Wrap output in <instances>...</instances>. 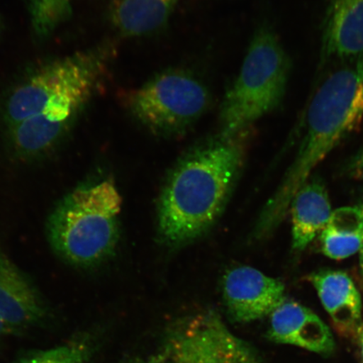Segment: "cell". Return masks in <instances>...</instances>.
<instances>
[{"label": "cell", "mask_w": 363, "mask_h": 363, "mask_svg": "<svg viewBox=\"0 0 363 363\" xmlns=\"http://www.w3.org/2000/svg\"><path fill=\"white\" fill-rule=\"evenodd\" d=\"M94 350L90 335L80 333L58 346L26 354L15 363H90Z\"/></svg>", "instance_id": "17"}, {"label": "cell", "mask_w": 363, "mask_h": 363, "mask_svg": "<svg viewBox=\"0 0 363 363\" xmlns=\"http://www.w3.org/2000/svg\"><path fill=\"white\" fill-rule=\"evenodd\" d=\"M240 340L214 311L190 316L177 325L167 342L169 363H242Z\"/></svg>", "instance_id": "7"}, {"label": "cell", "mask_w": 363, "mask_h": 363, "mask_svg": "<svg viewBox=\"0 0 363 363\" xmlns=\"http://www.w3.org/2000/svg\"><path fill=\"white\" fill-rule=\"evenodd\" d=\"M130 363H169L167 360H155V361H149V362H134Z\"/></svg>", "instance_id": "21"}, {"label": "cell", "mask_w": 363, "mask_h": 363, "mask_svg": "<svg viewBox=\"0 0 363 363\" xmlns=\"http://www.w3.org/2000/svg\"><path fill=\"white\" fill-rule=\"evenodd\" d=\"M270 316L269 337L272 342L294 345L316 353L333 351V333L310 308L284 301Z\"/></svg>", "instance_id": "11"}, {"label": "cell", "mask_w": 363, "mask_h": 363, "mask_svg": "<svg viewBox=\"0 0 363 363\" xmlns=\"http://www.w3.org/2000/svg\"><path fill=\"white\" fill-rule=\"evenodd\" d=\"M361 208H362V210L363 212V206ZM359 255H360V257H360V267H361L362 272L363 274V237H362V240L361 247L359 249Z\"/></svg>", "instance_id": "20"}, {"label": "cell", "mask_w": 363, "mask_h": 363, "mask_svg": "<svg viewBox=\"0 0 363 363\" xmlns=\"http://www.w3.org/2000/svg\"><path fill=\"white\" fill-rule=\"evenodd\" d=\"M292 216V245L303 251L325 228L333 211L323 184L308 181L295 194L290 204Z\"/></svg>", "instance_id": "13"}, {"label": "cell", "mask_w": 363, "mask_h": 363, "mask_svg": "<svg viewBox=\"0 0 363 363\" xmlns=\"http://www.w3.org/2000/svg\"><path fill=\"white\" fill-rule=\"evenodd\" d=\"M337 333L355 337L362 329V301L355 284L346 272L324 270L310 277Z\"/></svg>", "instance_id": "12"}, {"label": "cell", "mask_w": 363, "mask_h": 363, "mask_svg": "<svg viewBox=\"0 0 363 363\" xmlns=\"http://www.w3.org/2000/svg\"><path fill=\"white\" fill-rule=\"evenodd\" d=\"M250 129L220 133L197 145L177 163L157 206V235L170 248L202 237L225 210L242 171Z\"/></svg>", "instance_id": "1"}, {"label": "cell", "mask_w": 363, "mask_h": 363, "mask_svg": "<svg viewBox=\"0 0 363 363\" xmlns=\"http://www.w3.org/2000/svg\"><path fill=\"white\" fill-rule=\"evenodd\" d=\"M13 330H16L15 328H11V325H9L4 322L1 319H0V335H8L13 333Z\"/></svg>", "instance_id": "19"}, {"label": "cell", "mask_w": 363, "mask_h": 363, "mask_svg": "<svg viewBox=\"0 0 363 363\" xmlns=\"http://www.w3.org/2000/svg\"><path fill=\"white\" fill-rule=\"evenodd\" d=\"M239 354L242 363H259L255 359L248 347L240 340L239 346Z\"/></svg>", "instance_id": "18"}, {"label": "cell", "mask_w": 363, "mask_h": 363, "mask_svg": "<svg viewBox=\"0 0 363 363\" xmlns=\"http://www.w3.org/2000/svg\"><path fill=\"white\" fill-rule=\"evenodd\" d=\"M359 164H360L362 169H363V154L359 159Z\"/></svg>", "instance_id": "22"}, {"label": "cell", "mask_w": 363, "mask_h": 363, "mask_svg": "<svg viewBox=\"0 0 363 363\" xmlns=\"http://www.w3.org/2000/svg\"><path fill=\"white\" fill-rule=\"evenodd\" d=\"M362 237V208H339L320 233L322 252L331 259H346L359 252Z\"/></svg>", "instance_id": "15"}, {"label": "cell", "mask_w": 363, "mask_h": 363, "mask_svg": "<svg viewBox=\"0 0 363 363\" xmlns=\"http://www.w3.org/2000/svg\"><path fill=\"white\" fill-rule=\"evenodd\" d=\"M363 121V56L326 79L308 107L306 133L296 156L258 217V233L269 235L282 223L290 204L313 170Z\"/></svg>", "instance_id": "2"}, {"label": "cell", "mask_w": 363, "mask_h": 363, "mask_svg": "<svg viewBox=\"0 0 363 363\" xmlns=\"http://www.w3.org/2000/svg\"><path fill=\"white\" fill-rule=\"evenodd\" d=\"M0 30H1V20H0Z\"/></svg>", "instance_id": "24"}, {"label": "cell", "mask_w": 363, "mask_h": 363, "mask_svg": "<svg viewBox=\"0 0 363 363\" xmlns=\"http://www.w3.org/2000/svg\"><path fill=\"white\" fill-rule=\"evenodd\" d=\"M34 39L45 42L72 16V0H27Z\"/></svg>", "instance_id": "16"}, {"label": "cell", "mask_w": 363, "mask_h": 363, "mask_svg": "<svg viewBox=\"0 0 363 363\" xmlns=\"http://www.w3.org/2000/svg\"><path fill=\"white\" fill-rule=\"evenodd\" d=\"M48 316L38 289L0 250V319L11 328L34 325Z\"/></svg>", "instance_id": "9"}, {"label": "cell", "mask_w": 363, "mask_h": 363, "mask_svg": "<svg viewBox=\"0 0 363 363\" xmlns=\"http://www.w3.org/2000/svg\"><path fill=\"white\" fill-rule=\"evenodd\" d=\"M129 115L152 133L182 135L196 123L211 106V94L192 72L169 68L138 88L121 95Z\"/></svg>", "instance_id": "6"}, {"label": "cell", "mask_w": 363, "mask_h": 363, "mask_svg": "<svg viewBox=\"0 0 363 363\" xmlns=\"http://www.w3.org/2000/svg\"><path fill=\"white\" fill-rule=\"evenodd\" d=\"M291 60L279 36L269 26L254 33L237 79L227 89L219 112L220 133L233 135L282 104Z\"/></svg>", "instance_id": "4"}, {"label": "cell", "mask_w": 363, "mask_h": 363, "mask_svg": "<svg viewBox=\"0 0 363 363\" xmlns=\"http://www.w3.org/2000/svg\"><path fill=\"white\" fill-rule=\"evenodd\" d=\"M222 286L226 311L238 323H249L269 315L285 301L282 281L250 266L227 271Z\"/></svg>", "instance_id": "8"}, {"label": "cell", "mask_w": 363, "mask_h": 363, "mask_svg": "<svg viewBox=\"0 0 363 363\" xmlns=\"http://www.w3.org/2000/svg\"><path fill=\"white\" fill-rule=\"evenodd\" d=\"M362 360H363V333H362Z\"/></svg>", "instance_id": "23"}, {"label": "cell", "mask_w": 363, "mask_h": 363, "mask_svg": "<svg viewBox=\"0 0 363 363\" xmlns=\"http://www.w3.org/2000/svg\"><path fill=\"white\" fill-rule=\"evenodd\" d=\"M116 54L106 40L94 48L40 63L13 84L0 104L4 129L36 115L54 97L86 87H104Z\"/></svg>", "instance_id": "5"}, {"label": "cell", "mask_w": 363, "mask_h": 363, "mask_svg": "<svg viewBox=\"0 0 363 363\" xmlns=\"http://www.w3.org/2000/svg\"><path fill=\"white\" fill-rule=\"evenodd\" d=\"M121 207L122 198L112 180L72 190L48 217L47 235L53 251L79 269L101 265L119 240Z\"/></svg>", "instance_id": "3"}, {"label": "cell", "mask_w": 363, "mask_h": 363, "mask_svg": "<svg viewBox=\"0 0 363 363\" xmlns=\"http://www.w3.org/2000/svg\"><path fill=\"white\" fill-rule=\"evenodd\" d=\"M363 56V0H330L322 30L320 63Z\"/></svg>", "instance_id": "10"}, {"label": "cell", "mask_w": 363, "mask_h": 363, "mask_svg": "<svg viewBox=\"0 0 363 363\" xmlns=\"http://www.w3.org/2000/svg\"><path fill=\"white\" fill-rule=\"evenodd\" d=\"M179 0H113L110 19L124 38H143L162 30Z\"/></svg>", "instance_id": "14"}]
</instances>
